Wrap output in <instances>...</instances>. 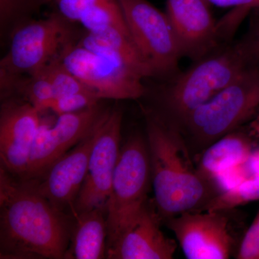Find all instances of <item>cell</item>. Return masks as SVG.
<instances>
[{
  "mask_svg": "<svg viewBox=\"0 0 259 259\" xmlns=\"http://www.w3.org/2000/svg\"><path fill=\"white\" fill-rule=\"evenodd\" d=\"M74 217L0 167V258H65Z\"/></svg>",
  "mask_w": 259,
  "mask_h": 259,
  "instance_id": "obj_1",
  "label": "cell"
},
{
  "mask_svg": "<svg viewBox=\"0 0 259 259\" xmlns=\"http://www.w3.org/2000/svg\"><path fill=\"white\" fill-rule=\"evenodd\" d=\"M151 182L161 218L202 211L215 197L191 161L180 127L157 111L145 112Z\"/></svg>",
  "mask_w": 259,
  "mask_h": 259,
  "instance_id": "obj_2",
  "label": "cell"
},
{
  "mask_svg": "<svg viewBox=\"0 0 259 259\" xmlns=\"http://www.w3.org/2000/svg\"><path fill=\"white\" fill-rule=\"evenodd\" d=\"M163 90L158 112L180 126L191 112L233 82L250 66L240 42L219 47Z\"/></svg>",
  "mask_w": 259,
  "mask_h": 259,
  "instance_id": "obj_3",
  "label": "cell"
},
{
  "mask_svg": "<svg viewBox=\"0 0 259 259\" xmlns=\"http://www.w3.org/2000/svg\"><path fill=\"white\" fill-rule=\"evenodd\" d=\"M71 23L55 11L44 19L27 20L13 30L8 52L0 61L1 95L17 79L36 74L60 59L76 41Z\"/></svg>",
  "mask_w": 259,
  "mask_h": 259,
  "instance_id": "obj_4",
  "label": "cell"
},
{
  "mask_svg": "<svg viewBox=\"0 0 259 259\" xmlns=\"http://www.w3.org/2000/svg\"><path fill=\"white\" fill-rule=\"evenodd\" d=\"M259 115V67H250L179 126L192 142L206 148Z\"/></svg>",
  "mask_w": 259,
  "mask_h": 259,
  "instance_id": "obj_5",
  "label": "cell"
},
{
  "mask_svg": "<svg viewBox=\"0 0 259 259\" xmlns=\"http://www.w3.org/2000/svg\"><path fill=\"white\" fill-rule=\"evenodd\" d=\"M151 182L147 143L140 135H134L121 147L111 190L105 204L107 248L116 241L147 202Z\"/></svg>",
  "mask_w": 259,
  "mask_h": 259,
  "instance_id": "obj_6",
  "label": "cell"
},
{
  "mask_svg": "<svg viewBox=\"0 0 259 259\" xmlns=\"http://www.w3.org/2000/svg\"><path fill=\"white\" fill-rule=\"evenodd\" d=\"M130 35L155 76H170L182 56L166 14L147 0H119Z\"/></svg>",
  "mask_w": 259,
  "mask_h": 259,
  "instance_id": "obj_7",
  "label": "cell"
},
{
  "mask_svg": "<svg viewBox=\"0 0 259 259\" xmlns=\"http://www.w3.org/2000/svg\"><path fill=\"white\" fill-rule=\"evenodd\" d=\"M122 111L105 109L89 160L88 172L73 208V216L97 207H105L120 153Z\"/></svg>",
  "mask_w": 259,
  "mask_h": 259,
  "instance_id": "obj_8",
  "label": "cell"
},
{
  "mask_svg": "<svg viewBox=\"0 0 259 259\" xmlns=\"http://www.w3.org/2000/svg\"><path fill=\"white\" fill-rule=\"evenodd\" d=\"M63 65L100 100H136L146 93L144 78L117 66L76 41L66 48Z\"/></svg>",
  "mask_w": 259,
  "mask_h": 259,
  "instance_id": "obj_9",
  "label": "cell"
},
{
  "mask_svg": "<svg viewBox=\"0 0 259 259\" xmlns=\"http://www.w3.org/2000/svg\"><path fill=\"white\" fill-rule=\"evenodd\" d=\"M105 110L99 103L80 111L57 116L56 119L42 117L32 145L28 171L20 180H35L44 175L90 133Z\"/></svg>",
  "mask_w": 259,
  "mask_h": 259,
  "instance_id": "obj_10",
  "label": "cell"
},
{
  "mask_svg": "<svg viewBox=\"0 0 259 259\" xmlns=\"http://www.w3.org/2000/svg\"><path fill=\"white\" fill-rule=\"evenodd\" d=\"M229 211H189L165 221L186 258L228 259L236 245Z\"/></svg>",
  "mask_w": 259,
  "mask_h": 259,
  "instance_id": "obj_11",
  "label": "cell"
},
{
  "mask_svg": "<svg viewBox=\"0 0 259 259\" xmlns=\"http://www.w3.org/2000/svg\"><path fill=\"white\" fill-rule=\"evenodd\" d=\"M42 112L20 97L3 99L0 110L1 166L18 179L26 175Z\"/></svg>",
  "mask_w": 259,
  "mask_h": 259,
  "instance_id": "obj_12",
  "label": "cell"
},
{
  "mask_svg": "<svg viewBox=\"0 0 259 259\" xmlns=\"http://www.w3.org/2000/svg\"><path fill=\"white\" fill-rule=\"evenodd\" d=\"M100 118L90 133L58 159L44 175L37 180L28 181L54 207L66 214H72L75 202L86 177L89 160L99 134Z\"/></svg>",
  "mask_w": 259,
  "mask_h": 259,
  "instance_id": "obj_13",
  "label": "cell"
},
{
  "mask_svg": "<svg viewBox=\"0 0 259 259\" xmlns=\"http://www.w3.org/2000/svg\"><path fill=\"white\" fill-rule=\"evenodd\" d=\"M207 0H166V14L182 56L194 61L221 47L223 34Z\"/></svg>",
  "mask_w": 259,
  "mask_h": 259,
  "instance_id": "obj_14",
  "label": "cell"
},
{
  "mask_svg": "<svg viewBox=\"0 0 259 259\" xmlns=\"http://www.w3.org/2000/svg\"><path fill=\"white\" fill-rule=\"evenodd\" d=\"M161 215L148 201L107 249L109 259H172L176 241L160 228Z\"/></svg>",
  "mask_w": 259,
  "mask_h": 259,
  "instance_id": "obj_15",
  "label": "cell"
},
{
  "mask_svg": "<svg viewBox=\"0 0 259 259\" xmlns=\"http://www.w3.org/2000/svg\"><path fill=\"white\" fill-rule=\"evenodd\" d=\"M79 46L112 63L134 71L141 77L155 76L147 61L125 32L112 28L98 32L86 31L76 41Z\"/></svg>",
  "mask_w": 259,
  "mask_h": 259,
  "instance_id": "obj_16",
  "label": "cell"
},
{
  "mask_svg": "<svg viewBox=\"0 0 259 259\" xmlns=\"http://www.w3.org/2000/svg\"><path fill=\"white\" fill-rule=\"evenodd\" d=\"M65 258H106L107 225L105 207L76 214Z\"/></svg>",
  "mask_w": 259,
  "mask_h": 259,
  "instance_id": "obj_17",
  "label": "cell"
},
{
  "mask_svg": "<svg viewBox=\"0 0 259 259\" xmlns=\"http://www.w3.org/2000/svg\"><path fill=\"white\" fill-rule=\"evenodd\" d=\"M254 147L251 138L237 130L214 141L204 149L199 158L197 171L209 182L220 172L243 165Z\"/></svg>",
  "mask_w": 259,
  "mask_h": 259,
  "instance_id": "obj_18",
  "label": "cell"
},
{
  "mask_svg": "<svg viewBox=\"0 0 259 259\" xmlns=\"http://www.w3.org/2000/svg\"><path fill=\"white\" fill-rule=\"evenodd\" d=\"M79 23L88 32H98L115 28L131 36L119 0H109L83 13Z\"/></svg>",
  "mask_w": 259,
  "mask_h": 259,
  "instance_id": "obj_19",
  "label": "cell"
},
{
  "mask_svg": "<svg viewBox=\"0 0 259 259\" xmlns=\"http://www.w3.org/2000/svg\"><path fill=\"white\" fill-rule=\"evenodd\" d=\"M53 0H0V30L2 37L12 32L28 20L44 5Z\"/></svg>",
  "mask_w": 259,
  "mask_h": 259,
  "instance_id": "obj_20",
  "label": "cell"
},
{
  "mask_svg": "<svg viewBox=\"0 0 259 259\" xmlns=\"http://www.w3.org/2000/svg\"><path fill=\"white\" fill-rule=\"evenodd\" d=\"M255 201H259V176L248 179L236 188L213 197L202 210H232Z\"/></svg>",
  "mask_w": 259,
  "mask_h": 259,
  "instance_id": "obj_21",
  "label": "cell"
},
{
  "mask_svg": "<svg viewBox=\"0 0 259 259\" xmlns=\"http://www.w3.org/2000/svg\"><path fill=\"white\" fill-rule=\"evenodd\" d=\"M42 71L50 79L54 88L55 99L73 94L92 93L79 79L65 67L61 63V58L48 65Z\"/></svg>",
  "mask_w": 259,
  "mask_h": 259,
  "instance_id": "obj_22",
  "label": "cell"
},
{
  "mask_svg": "<svg viewBox=\"0 0 259 259\" xmlns=\"http://www.w3.org/2000/svg\"><path fill=\"white\" fill-rule=\"evenodd\" d=\"M101 100L90 93H80L59 97L51 102L48 110L56 116L80 111L100 103Z\"/></svg>",
  "mask_w": 259,
  "mask_h": 259,
  "instance_id": "obj_23",
  "label": "cell"
},
{
  "mask_svg": "<svg viewBox=\"0 0 259 259\" xmlns=\"http://www.w3.org/2000/svg\"><path fill=\"white\" fill-rule=\"evenodd\" d=\"M109 0H53L56 10L71 23H79L83 13Z\"/></svg>",
  "mask_w": 259,
  "mask_h": 259,
  "instance_id": "obj_24",
  "label": "cell"
},
{
  "mask_svg": "<svg viewBox=\"0 0 259 259\" xmlns=\"http://www.w3.org/2000/svg\"><path fill=\"white\" fill-rule=\"evenodd\" d=\"M250 13L249 29L239 42L250 66L259 67V8L252 10Z\"/></svg>",
  "mask_w": 259,
  "mask_h": 259,
  "instance_id": "obj_25",
  "label": "cell"
},
{
  "mask_svg": "<svg viewBox=\"0 0 259 259\" xmlns=\"http://www.w3.org/2000/svg\"><path fill=\"white\" fill-rule=\"evenodd\" d=\"M247 180L248 175L243 164L220 172L209 182L217 196L236 188Z\"/></svg>",
  "mask_w": 259,
  "mask_h": 259,
  "instance_id": "obj_26",
  "label": "cell"
},
{
  "mask_svg": "<svg viewBox=\"0 0 259 259\" xmlns=\"http://www.w3.org/2000/svg\"><path fill=\"white\" fill-rule=\"evenodd\" d=\"M236 258L259 259V208L251 225L241 238Z\"/></svg>",
  "mask_w": 259,
  "mask_h": 259,
  "instance_id": "obj_27",
  "label": "cell"
},
{
  "mask_svg": "<svg viewBox=\"0 0 259 259\" xmlns=\"http://www.w3.org/2000/svg\"><path fill=\"white\" fill-rule=\"evenodd\" d=\"M219 8H245L250 10L259 8V0H207Z\"/></svg>",
  "mask_w": 259,
  "mask_h": 259,
  "instance_id": "obj_28",
  "label": "cell"
},
{
  "mask_svg": "<svg viewBox=\"0 0 259 259\" xmlns=\"http://www.w3.org/2000/svg\"><path fill=\"white\" fill-rule=\"evenodd\" d=\"M243 166L248 179L259 176V147H254L250 153Z\"/></svg>",
  "mask_w": 259,
  "mask_h": 259,
  "instance_id": "obj_29",
  "label": "cell"
},
{
  "mask_svg": "<svg viewBox=\"0 0 259 259\" xmlns=\"http://www.w3.org/2000/svg\"><path fill=\"white\" fill-rule=\"evenodd\" d=\"M250 128L255 136L259 139V115L250 122Z\"/></svg>",
  "mask_w": 259,
  "mask_h": 259,
  "instance_id": "obj_30",
  "label": "cell"
}]
</instances>
